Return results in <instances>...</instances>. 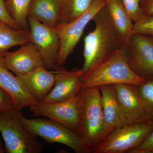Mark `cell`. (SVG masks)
Listing matches in <instances>:
<instances>
[{"label":"cell","mask_w":153,"mask_h":153,"mask_svg":"<svg viewBox=\"0 0 153 153\" xmlns=\"http://www.w3.org/2000/svg\"><path fill=\"white\" fill-rule=\"evenodd\" d=\"M25 126L36 136L49 143L66 145L76 153H92L76 132L48 118L28 119L22 115Z\"/></svg>","instance_id":"cell-5"},{"label":"cell","mask_w":153,"mask_h":153,"mask_svg":"<svg viewBox=\"0 0 153 153\" xmlns=\"http://www.w3.org/2000/svg\"><path fill=\"white\" fill-rule=\"evenodd\" d=\"M127 153H153V129L140 145Z\"/></svg>","instance_id":"cell-25"},{"label":"cell","mask_w":153,"mask_h":153,"mask_svg":"<svg viewBox=\"0 0 153 153\" xmlns=\"http://www.w3.org/2000/svg\"><path fill=\"white\" fill-rule=\"evenodd\" d=\"M138 89L146 113L150 120L153 121V79H146L138 86Z\"/></svg>","instance_id":"cell-22"},{"label":"cell","mask_w":153,"mask_h":153,"mask_svg":"<svg viewBox=\"0 0 153 153\" xmlns=\"http://www.w3.org/2000/svg\"><path fill=\"white\" fill-rule=\"evenodd\" d=\"M79 114L77 133L93 153L112 131L105 121L101 96L97 87L81 88L76 95Z\"/></svg>","instance_id":"cell-2"},{"label":"cell","mask_w":153,"mask_h":153,"mask_svg":"<svg viewBox=\"0 0 153 153\" xmlns=\"http://www.w3.org/2000/svg\"><path fill=\"white\" fill-rule=\"evenodd\" d=\"M23 113L15 108L0 113V132L8 153H39L43 146L24 125Z\"/></svg>","instance_id":"cell-4"},{"label":"cell","mask_w":153,"mask_h":153,"mask_svg":"<svg viewBox=\"0 0 153 153\" xmlns=\"http://www.w3.org/2000/svg\"><path fill=\"white\" fill-rule=\"evenodd\" d=\"M146 80L137 76L131 70L121 49L105 62L83 74L80 89L117 84L138 86Z\"/></svg>","instance_id":"cell-3"},{"label":"cell","mask_w":153,"mask_h":153,"mask_svg":"<svg viewBox=\"0 0 153 153\" xmlns=\"http://www.w3.org/2000/svg\"><path fill=\"white\" fill-rule=\"evenodd\" d=\"M134 24L141 21L145 15L140 7V0H121Z\"/></svg>","instance_id":"cell-23"},{"label":"cell","mask_w":153,"mask_h":153,"mask_svg":"<svg viewBox=\"0 0 153 153\" xmlns=\"http://www.w3.org/2000/svg\"><path fill=\"white\" fill-rule=\"evenodd\" d=\"M4 153V148L3 147L1 143L0 142V153Z\"/></svg>","instance_id":"cell-29"},{"label":"cell","mask_w":153,"mask_h":153,"mask_svg":"<svg viewBox=\"0 0 153 153\" xmlns=\"http://www.w3.org/2000/svg\"><path fill=\"white\" fill-rule=\"evenodd\" d=\"M10 71L5 64L3 57L0 56V87L12 97L15 108L22 110L38 103L39 101L28 93L16 76Z\"/></svg>","instance_id":"cell-14"},{"label":"cell","mask_w":153,"mask_h":153,"mask_svg":"<svg viewBox=\"0 0 153 153\" xmlns=\"http://www.w3.org/2000/svg\"><path fill=\"white\" fill-rule=\"evenodd\" d=\"M30 42L29 30H15L0 22V56L4 57L12 47Z\"/></svg>","instance_id":"cell-19"},{"label":"cell","mask_w":153,"mask_h":153,"mask_svg":"<svg viewBox=\"0 0 153 153\" xmlns=\"http://www.w3.org/2000/svg\"><path fill=\"white\" fill-rule=\"evenodd\" d=\"M113 86L118 103L127 124L151 121L139 93L138 85L117 84Z\"/></svg>","instance_id":"cell-12"},{"label":"cell","mask_w":153,"mask_h":153,"mask_svg":"<svg viewBox=\"0 0 153 153\" xmlns=\"http://www.w3.org/2000/svg\"><path fill=\"white\" fill-rule=\"evenodd\" d=\"M54 86L46 97L40 100L42 103H55L66 101L76 96L80 90L83 74L80 69L68 71L63 66L55 70Z\"/></svg>","instance_id":"cell-11"},{"label":"cell","mask_w":153,"mask_h":153,"mask_svg":"<svg viewBox=\"0 0 153 153\" xmlns=\"http://www.w3.org/2000/svg\"><path fill=\"white\" fill-rule=\"evenodd\" d=\"M134 32L153 36V14L146 15L141 21L134 24Z\"/></svg>","instance_id":"cell-24"},{"label":"cell","mask_w":153,"mask_h":153,"mask_svg":"<svg viewBox=\"0 0 153 153\" xmlns=\"http://www.w3.org/2000/svg\"><path fill=\"white\" fill-rule=\"evenodd\" d=\"M32 0H5L6 8L15 23L22 30H29V9Z\"/></svg>","instance_id":"cell-21"},{"label":"cell","mask_w":153,"mask_h":153,"mask_svg":"<svg viewBox=\"0 0 153 153\" xmlns=\"http://www.w3.org/2000/svg\"><path fill=\"white\" fill-rule=\"evenodd\" d=\"M14 107L13 99L10 94L0 87V113Z\"/></svg>","instance_id":"cell-26"},{"label":"cell","mask_w":153,"mask_h":153,"mask_svg":"<svg viewBox=\"0 0 153 153\" xmlns=\"http://www.w3.org/2000/svg\"><path fill=\"white\" fill-rule=\"evenodd\" d=\"M28 21L30 41L38 50L45 67L49 70H55L60 46L55 28L44 25L29 15Z\"/></svg>","instance_id":"cell-9"},{"label":"cell","mask_w":153,"mask_h":153,"mask_svg":"<svg viewBox=\"0 0 153 153\" xmlns=\"http://www.w3.org/2000/svg\"><path fill=\"white\" fill-rule=\"evenodd\" d=\"M94 1L59 0L60 24L69 23L78 18L88 10Z\"/></svg>","instance_id":"cell-20"},{"label":"cell","mask_w":153,"mask_h":153,"mask_svg":"<svg viewBox=\"0 0 153 153\" xmlns=\"http://www.w3.org/2000/svg\"><path fill=\"white\" fill-rule=\"evenodd\" d=\"M140 5L145 16L153 14V0H140Z\"/></svg>","instance_id":"cell-28"},{"label":"cell","mask_w":153,"mask_h":153,"mask_svg":"<svg viewBox=\"0 0 153 153\" xmlns=\"http://www.w3.org/2000/svg\"><path fill=\"white\" fill-rule=\"evenodd\" d=\"M153 129V121L127 124L115 129L93 153H124L140 145Z\"/></svg>","instance_id":"cell-7"},{"label":"cell","mask_w":153,"mask_h":153,"mask_svg":"<svg viewBox=\"0 0 153 153\" xmlns=\"http://www.w3.org/2000/svg\"><path fill=\"white\" fill-rule=\"evenodd\" d=\"M16 76L28 93L39 102L49 94L55 84V74L45 66Z\"/></svg>","instance_id":"cell-15"},{"label":"cell","mask_w":153,"mask_h":153,"mask_svg":"<svg viewBox=\"0 0 153 153\" xmlns=\"http://www.w3.org/2000/svg\"><path fill=\"white\" fill-rule=\"evenodd\" d=\"M3 58L7 68L16 75L28 74L45 66L38 50L31 41L15 52H8Z\"/></svg>","instance_id":"cell-13"},{"label":"cell","mask_w":153,"mask_h":153,"mask_svg":"<svg viewBox=\"0 0 153 153\" xmlns=\"http://www.w3.org/2000/svg\"><path fill=\"white\" fill-rule=\"evenodd\" d=\"M122 50L135 74L146 79H153V36L134 33Z\"/></svg>","instance_id":"cell-8"},{"label":"cell","mask_w":153,"mask_h":153,"mask_svg":"<svg viewBox=\"0 0 153 153\" xmlns=\"http://www.w3.org/2000/svg\"><path fill=\"white\" fill-rule=\"evenodd\" d=\"M106 1L107 9L124 46L134 33L133 22L121 0Z\"/></svg>","instance_id":"cell-17"},{"label":"cell","mask_w":153,"mask_h":153,"mask_svg":"<svg viewBox=\"0 0 153 153\" xmlns=\"http://www.w3.org/2000/svg\"><path fill=\"white\" fill-rule=\"evenodd\" d=\"M98 88L101 93L103 117L108 126L113 131L127 124L118 103L113 85Z\"/></svg>","instance_id":"cell-16"},{"label":"cell","mask_w":153,"mask_h":153,"mask_svg":"<svg viewBox=\"0 0 153 153\" xmlns=\"http://www.w3.org/2000/svg\"><path fill=\"white\" fill-rule=\"evenodd\" d=\"M0 22H4L15 30H22L11 18L6 8L5 0H0Z\"/></svg>","instance_id":"cell-27"},{"label":"cell","mask_w":153,"mask_h":153,"mask_svg":"<svg viewBox=\"0 0 153 153\" xmlns=\"http://www.w3.org/2000/svg\"><path fill=\"white\" fill-rule=\"evenodd\" d=\"M92 21L95 28L84 38V63L80 69L83 74L105 62L124 47L106 5L99 11Z\"/></svg>","instance_id":"cell-1"},{"label":"cell","mask_w":153,"mask_h":153,"mask_svg":"<svg viewBox=\"0 0 153 153\" xmlns=\"http://www.w3.org/2000/svg\"><path fill=\"white\" fill-rule=\"evenodd\" d=\"M29 15L44 25L55 28L60 23L59 0H32Z\"/></svg>","instance_id":"cell-18"},{"label":"cell","mask_w":153,"mask_h":153,"mask_svg":"<svg viewBox=\"0 0 153 153\" xmlns=\"http://www.w3.org/2000/svg\"><path fill=\"white\" fill-rule=\"evenodd\" d=\"M106 4V0H94L81 16L69 23L59 24L55 28L60 43L57 67L65 63L79 42L87 25Z\"/></svg>","instance_id":"cell-6"},{"label":"cell","mask_w":153,"mask_h":153,"mask_svg":"<svg viewBox=\"0 0 153 153\" xmlns=\"http://www.w3.org/2000/svg\"><path fill=\"white\" fill-rule=\"evenodd\" d=\"M33 116L51 119L77 133L79 114L76 97L67 101L55 103H38L29 107Z\"/></svg>","instance_id":"cell-10"}]
</instances>
